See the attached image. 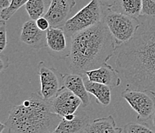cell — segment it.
Instances as JSON below:
<instances>
[{
  "label": "cell",
  "instance_id": "cell-29",
  "mask_svg": "<svg viewBox=\"0 0 155 133\" xmlns=\"http://www.w3.org/2000/svg\"><path fill=\"white\" fill-rule=\"evenodd\" d=\"M50 133H56V132L54 131H52V132H50Z\"/></svg>",
  "mask_w": 155,
  "mask_h": 133
},
{
  "label": "cell",
  "instance_id": "cell-15",
  "mask_svg": "<svg viewBox=\"0 0 155 133\" xmlns=\"http://www.w3.org/2000/svg\"><path fill=\"white\" fill-rule=\"evenodd\" d=\"M84 78L87 92L96 98L97 103L104 107L109 106L111 101L110 88L104 84L91 82L85 76Z\"/></svg>",
  "mask_w": 155,
  "mask_h": 133
},
{
  "label": "cell",
  "instance_id": "cell-22",
  "mask_svg": "<svg viewBox=\"0 0 155 133\" xmlns=\"http://www.w3.org/2000/svg\"><path fill=\"white\" fill-rule=\"evenodd\" d=\"M7 46V32L6 24L5 20H1L0 22V51L3 52Z\"/></svg>",
  "mask_w": 155,
  "mask_h": 133
},
{
  "label": "cell",
  "instance_id": "cell-2",
  "mask_svg": "<svg viewBox=\"0 0 155 133\" xmlns=\"http://www.w3.org/2000/svg\"><path fill=\"white\" fill-rule=\"evenodd\" d=\"M69 68L72 73L84 76L99 68L114 55L117 43L104 20L71 36Z\"/></svg>",
  "mask_w": 155,
  "mask_h": 133
},
{
  "label": "cell",
  "instance_id": "cell-28",
  "mask_svg": "<svg viewBox=\"0 0 155 133\" xmlns=\"http://www.w3.org/2000/svg\"><path fill=\"white\" fill-rule=\"evenodd\" d=\"M80 133H87V131H82V132H80Z\"/></svg>",
  "mask_w": 155,
  "mask_h": 133
},
{
  "label": "cell",
  "instance_id": "cell-12",
  "mask_svg": "<svg viewBox=\"0 0 155 133\" xmlns=\"http://www.w3.org/2000/svg\"><path fill=\"white\" fill-rule=\"evenodd\" d=\"M20 40L22 43L36 49L47 47L46 31L39 29L36 21L32 19L26 22L22 26Z\"/></svg>",
  "mask_w": 155,
  "mask_h": 133
},
{
  "label": "cell",
  "instance_id": "cell-3",
  "mask_svg": "<svg viewBox=\"0 0 155 133\" xmlns=\"http://www.w3.org/2000/svg\"><path fill=\"white\" fill-rule=\"evenodd\" d=\"M61 119L52 111L51 102L33 92L22 104L12 106L5 124L8 133H50L56 130Z\"/></svg>",
  "mask_w": 155,
  "mask_h": 133
},
{
  "label": "cell",
  "instance_id": "cell-6",
  "mask_svg": "<svg viewBox=\"0 0 155 133\" xmlns=\"http://www.w3.org/2000/svg\"><path fill=\"white\" fill-rule=\"evenodd\" d=\"M121 96L137 113L138 120L151 118L155 112V94L149 91L132 89L127 86Z\"/></svg>",
  "mask_w": 155,
  "mask_h": 133
},
{
  "label": "cell",
  "instance_id": "cell-17",
  "mask_svg": "<svg viewBox=\"0 0 155 133\" xmlns=\"http://www.w3.org/2000/svg\"><path fill=\"white\" fill-rule=\"evenodd\" d=\"M25 8L29 18L36 21L46 14V0H29Z\"/></svg>",
  "mask_w": 155,
  "mask_h": 133
},
{
  "label": "cell",
  "instance_id": "cell-19",
  "mask_svg": "<svg viewBox=\"0 0 155 133\" xmlns=\"http://www.w3.org/2000/svg\"><path fill=\"white\" fill-rule=\"evenodd\" d=\"M29 0H11V4L8 8L1 10V18L2 20H9L21 7L26 5Z\"/></svg>",
  "mask_w": 155,
  "mask_h": 133
},
{
  "label": "cell",
  "instance_id": "cell-11",
  "mask_svg": "<svg viewBox=\"0 0 155 133\" xmlns=\"http://www.w3.org/2000/svg\"><path fill=\"white\" fill-rule=\"evenodd\" d=\"M84 76L91 82L104 84L110 89L118 87L121 84L119 72L107 63L104 64L95 69L87 71Z\"/></svg>",
  "mask_w": 155,
  "mask_h": 133
},
{
  "label": "cell",
  "instance_id": "cell-7",
  "mask_svg": "<svg viewBox=\"0 0 155 133\" xmlns=\"http://www.w3.org/2000/svg\"><path fill=\"white\" fill-rule=\"evenodd\" d=\"M38 69L41 84L39 93L44 100L52 103L53 98L61 88L60 81H62L63 75L56 68L48 66L43 61L39 62Z\"/></svg>",
  "mask_w": 155,
  "mask_h": 133
},
{
  "label": "cell",
  "instance_id": "cell-5",
  "mask_svg": "<svg viewBox=\"0 0 155 133\" xmlns=\"http://www.w3.org/2000/svg\"><path fill=\"white\" fill-rule=\"evenodd\" d=\"M103 8L99 0H91L86 6L70 18L63 29L67 36L73 35L95 26L101 22Z\"/></svg>",
  "mask_w": 155,
  "mask_h": 133
},
{
  "label": "cell",
  "instance_id": "cell-23",
  "mask_svg": "<svg viewBox=\"0 0 155 133\" xmlns=\"http://www.w3.org/2000/svg\"><path fill=\"white\" fill-rule=\"evenodd\" d=\"M36 25L39 29L42 31H47L50 28V24L47 19L43 16L41 18H39L37 20H36Z\"/></svg>",
  "mask_w": 155,
  "mask_h": 133
},
{
  "label": "cell",
  "instance_id": "cell-24",
  "mask_svg": "<svg viewBox=\"0 0 155 133\" xmlns=\"http://www.w3.org/2000/svg\"><path fill=\"white\" fill-rule=\"evenodd\" d=\"M9 65V58L7 55H5L3 54H1L0 57V71L2 72L3 70L6 69Z\"/></svg>",
  "mask_w": 155,
  "mask_h": 133
},
{
  "label": "cell",
  "instance_id": "cell-16",
  "mask_svg": "<svg viewBox=\"0 0 155 133\" xmlns=\"http://www.w3.org/2000/svg\"><path fill=\"white\" fill-rule=\"evenodd\" d=\"M87 133H124V128L117 126L112 116L94 119L87 128Z\"/></svg>",
  "mask_w": 155,
  "mask_h": 133
},
{
  "label": "cell",
  "instance_id": "cell-18",
  "mask_svg": "<svg viewBox=\"0 0 155 133\" xmlns=\"http://www.w3.org/2000/svg\"><path fill=\"white\" fill-rule=\"evenodd\" d=\"M120 7L123 13L138 18L142 13V0H120Z\"/></svg>",
  "mask_w": 155,
  "mask_h": 133
},
{
  "label": "cell",
  "instance_id": "cell-21",
  "mask_svg": "<svg viewBox=\"0 0 155 133\" xmlns=\"http://www.w3.org/2000/svg\"><path fill=\"white\" fill-rule=\"evenodd\" d=\"M143 15L154 16L155 0H142V13Z\"/></svg>",
  "mask_w": 155,
  "mask_h": 133
},
{
  "label": "cell",
  "instance_id": "cell-9",
  "mask_svg": "<svg viewBox=\"0 0 155 133\" xmlns=\"http://www.w3.org/2000/svg\"><path fill=\"white\" fill-rule=\"evenodd\" d=\"M75 5L76 0H51L44 17L48 19L50 27L63 28Z\"/></svg>",
  "mask_w": 155,
  "mask_h": 133
},
{
  "label": "cell",
  "instance_id": "cell-25",
  "mask_svg": "<svg viewBox=\"0 0 155 133\" xmlns=\"http://www.w3.org/2000/svg\"><path fill=\"white\" fill-rule=\"evenodd\" d=\"M99 2L102 6L112 8L114 4L116 3V0H99Z\"/></svg>",
  "mask_w": 155,
  "mask_h": 133
},
{
  "label": "cell",
  "instance_id": "cell-26",
  "mask_svg": "<svg viewBox=\"0 0 155 133\" xmlns=\"http://www.w3.org/2000/svg\"><path fill=\"white\" fill-rule=\"evenodd\" d=\"M10 4L11 1H9V0H0V8L2 10L8 8L10 5Z\"/></svg>",
  "mask_w": 155,
  "mask_h": 133
},
{
  "label": "cell",
  "instance_id": "cell-1",
  "mask_svg": "<svg viewBox=\"0 0 155 133\" xmlns=\"http://www.w3.org/2000/svg\"><path fill=\"white\" fill-rule=\"evenodd\" d=\"M138 19L134 36L117 46L115 65L127 87L155 94V15Z\"/></svg>",
  "mask_w": 155,
  "mask_h": 133
},
{
  "label": "cell",
  "instance_id": "cell-13",
  "mask_svg": "<svg viewBox=\"0 0 155 133\" xmlns=\"http://www.w3.org/2000/svg\"><path fill=\"white\" fill-rule=\"evenodd\" d=\"M62 84L67 89L75 94L82 101L83 107H87L91 103V97L86 89L84 76L77 74H63Z\"/></svg>",
  "mask_w": 155,
  "mask_h": 133
},
{
  "label": "cell",
  "instance_id": "cell-14",
  "mask_svg": "<svg viewBox=\"0 0 155 133\" xmlns=\"http://www.w3.org/2000/svg\"><path fill=\"white\" fill-rule=\"evenodd\" d=\"M90 124V117L84 110H77L72 119L62 118L55 131L56 133H80L86 131Z\"/></svg>",
  "mask_w": 155,
  "mask_h": 133
},
{
  "label": "cell",
  "instance_id": "cell-20",
  "mask_svg": "<svg viewBox=\"0 0 155 133\" xmlns=\"http://www.w3.org/2000/svg\"><path fill=\"white\" fill-rule=\"evenodd\" d=\"M124 133H155L146 123L130 122L124 128Z\"/></svg>",
  "mask_w": 155,
  "mask_h": 133
},
{
  "label": "cell",
  "instance_id": "cell-10",
  "mask_svg": "<svg viewBox=\"0 0 155 133\" xmlns=\"http://www.w3.org/2000/svg\"><path fill=\"white\" fill-rule=\"evenodd\" d=\"M46 44L49 52L56 59L68 58L70 50L67 49V34L63 28L50 27L46 31Z\"/></svg>",
  "mask_w": 155,
  "mask_h": 133
},
{
  "label": "cell",
  "instance_id": "cell-8",
  "mask_svg": "<svg viewBox=\"0 0 155 133\" xmlns=\"http://www.w3.org/2000/svg\"><path fill=\"white\" fill-rule=\"evenodd\" d=\"M82 101L75 94L62 85L51 103L52 111L62 118L77 112Z\"/></svg>",
  "mask_w": 155,
  "mask_h": 133
},
{
  "label": "cell",
  "instance_id": "cell-27",
  "mask_svg": "<svg viewBox=\"0 0 155 133\" xmlns=\"http://www.w3.org/2000/svg\"><path fill=\"white\" fill-rule=\"evenodd\" d=\"M152 123H153V127L155 128V112H154V114L153 115V116H152Z\"/></svg>",
  "mask_w": 155,
  "mask_h": 133
},
{
  "label": "cell",
  "instance_id": "cell-4",
  "mask_svg": "<svg viewBox=\"0 0 155 133\" xmlns=\"http://www.w3.org/2000/svg\"><path fill=\"white\" fill-rule=\"evenodd\" d=\"M103 8L102 19L118 46L129 41L140 26L138 18L132 17L123 12L115 11L110 7Z\"/></svg>",
  "mask_w": 155,
  "mask_h": 133
}]
</instances>
